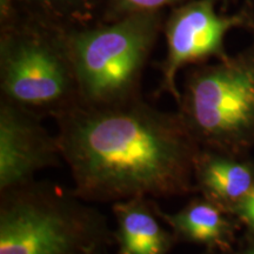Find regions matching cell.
Here are the masks:
<instances>
[{
	"mask_svg": "<svg viewBox=\"0 0 254 254\" xmlns=\"http://www.w3.org/2000/svg\"><path fill=\"white\" fill-rule=\"evenodd\" d=\"M179 107L200 148L249 154L254 148V60H228L193 73Z\"/></svg>",
	"mask_w": 254,
	"mask_h": 254,
	"instance_id": "4",
	"label": "cell"
},
{
	"mask_svg": "<svg viewBox=\"0 0 254 254\" xmlns=\"http://www.w3.org/2000/svg\"><path fill=\"white\" fill-rule=\"evenodd\" d=\"M240 254H254V241L252 244H251V245L247 246L246 249L244 250Z\"/></svg>",
	"mask_w": 254,
	"mask_h": 254,
	"instance_id": "13",
	"label": "cell"
},
{
	"mask_svg": "<svg viewBox=\"0 0 254 254\" xmlns=\"http://www.w3.org/2000/svg\"><path fill=\"white\" fill-rule=\"evenodd\" d=\"M155 36L154 15L142 12L68 39L79 104L100 107L134 100L132 93Z\"/></svg>",
	"mask_w": 254,
	"mask_h": 254,
	"instance_id": "3",
	"label": "cell"
},
{
	"mask_svg": "<svg viewBox=\"0 0 254 254\" xmlns=\"http://www.w3.org/2000/svg\"><path fill=\"white\" fill-rule=\"evenodd\" d=\"M196 193L226 209L234 206L254 187V159L249 154H233L200 148L195 159Z\"/></svg>",
	"mask_w": 254,
	"mask_h": 254,
	"instance_id": "8",
	"label": "cell"
},
{
	"mask_svg": "<svg viewBox=\"0 0 254 254\" xmlns=\"http://www.w3.org/2000/svg\"><path fill=\"white\" fill-rule=\"evenodd\" d=\"M63 161L57 136L40 117L2 99L0 105V193L33 182L36 174Z\"/></svg>",
	"mask_w": 254,
	"mask_h": 254,
	"instance_id": "6",
	"label": "cell"
},
{
	"mask_svg": "<svg viewBox=\"0 0 254 254\" xmlns=\"http://www.w3.org/2000/svg\"><path fill=\"white\" fill-rule=\"evenodd\" d=\"M56 119L72 190L85 201L114 204L196 193L200 146L180 113L134 99L100 107L78 104Z\"/></svg>",
	"mask_w": 254,
	"mask_h": 254,
	"instance_id": "1",
	"label": "cell"
},
{
	"mask_svg": "<svg viewBox=\"0 0 254 254\" xmlns=\"http://www.w3.org/2000/svg\"><path fill=\"white\" fill-rule=\"evenodd\" d=\"M177 0H117L120 7L132 13H142L157 9L161 6L172 4Z\"/></svg>",
	"mask_w": 254,
	"mask_h": 254,
	"instance_id": "12",
	"label": "cell"
},
{
	"mask_svg": "<svg viewBox=\"0 0 254 254\" xmlns=\"http://www.w3.org/2000/svg\"><path fill=\"white\" fill-rule=\"evenodd\" d=\"M231 214L236 218L240 226H244L254 238V187L239 204L234 206Z\"/></svg>",
	"mask_w": 254,
	"mask_h": 254,
	"instance_id": "11",
	"label": "cell"
},
{
	"mask_svg": "<svg viewBox=\"0 0 254 254\" xmlns=\"http://www.w3.org/2000/svg\"><path fill=\"white\" fill-rule=\"evenodd\" d=\"M157 202L133 198L112 204L118 254H167L176 236L164 226Z\"/></svg>",
	"mask_w": 254,
	"mask_h": 254,
	"instance_id": "9",
	"label": "cell"
},
{
	"mask_svg": "<svg viewBox=\"0 0 254 254\" xmlns=\"http://www.w3.org/2000/svg\"><path fill=\"white\" fill-rule=\"evenodd\" d=\"M236 21L215 13L209 1H196L178 11L167 26V57L160 90L182 103L177 74L186 64L195 63L222 51L225 34Z\"/></svg>",
	"mask_w": 254,
	"mask_h": 254,
	"instance_id": "7",
	"label": "cell"
},
{
	"mask_svg": "<svg viewBox=\"0 0 254 254\" xmlns=\"http://www.w3.org/2000/svg\"><path fill=\"white\" fill-rule=\"evenodd\" d=\"M211 254H215V253H211Z\"/></svg>",
	"mask_w": 254,
	"mask_h": 254,
	"instance_id": "14",
	"label": "cell"
},
{
	"mask_svg": "<svg viewBox=\"0 0 254 254\" xmlns=\"http://www.w3.org/2000/svg\"><path fill=\"white\" fill-rule=\"evenodd\" d=\"M4 99L32 112L57 117L79 104L78 86L67 46L34 38L5 41L1 47Z\"/></svg>",
	"mask_w": 254,
	"mask_h": 254,
	"instance_id": "5",
	"label": "cell"
},
{
	"mask_svg": "<svg viewBox=\"0 0 254 254\" xmlns=\"http://www.w3.org/2000/svg\"><path fill=\"white\" fill-rule=\"evenodd\" d=\"M73 190L33 182L1 192L0 254H87L109 238L104 214Z\"/></svg>",
	"mask_w": 254,
	"mask_h": 254,
	"instance_id": "2",
	"label": "cell"
},
{
	"mask_svg": "<svg viewBox=\"0 0 254 254\" xmlns=\"http://www.w3.org/2000/svg\"><path fill=\"white\" fill-rule=\"evenodd\" d=\"M158 213L177 238L212 250L230 249L236 228L240 226L226 209L201 195L176 213H166L160 207Z\"/></svg>",
	"mask_w": 254,
	"mask_h": 254,
	"instance_id": "10",
	"label": "cell"
}]
</instances>
